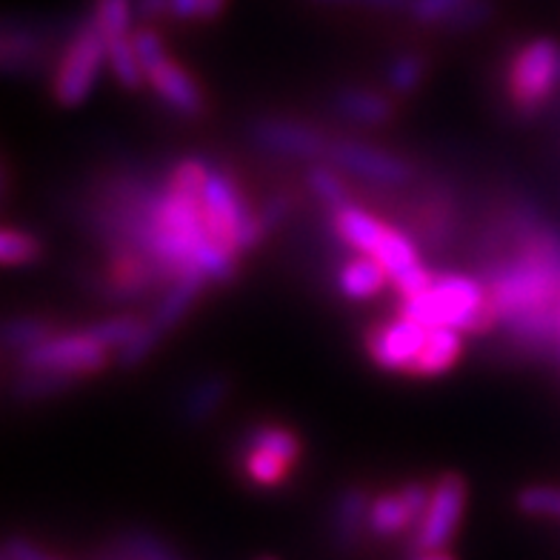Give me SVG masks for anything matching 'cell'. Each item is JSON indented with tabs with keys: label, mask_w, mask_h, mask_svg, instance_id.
I'll return each instance as SVG.
<instances>
[{
	"label": "cell",
	"mask_w": 560,
	"mask_h": 560,
	"mask_svg": "<svg viewBox=\"0 0 560 560\" xmlns=\"http://www.w3.org/2000/svg\"><path fill=\"white\" fill-rule=\"evenodd\" d=\"M398 312L423 326H452L464 335H489L498 329L487 283L478 275H435L423 292L400 298Z\"/></svg>",
	"instance_id": "obj_1"
},
{
	"label": "cell",
	"mask_w": 560,
	"mask_h": 560,
	"mask_svg": "<svg viewBox=\"0 0 560 560\" xmlns=\"http://www.w3.org/2000/svg\"><path fill=\"white\" fill-rule=\"evenodd\" d=\"M503 95L517 120L532 124L560 101V44L555 37H532L509 55Z\"/></svg>",
	"instance_id": "obj_2"
},
{
	"label": "cell",
	"mask_w": 560,
	"mask_h": 560,
	"mask_svg": "<svg viewBox=\"0 0 560 560\" xmlns=\"http://www.w3.org/2000/svg\"><path fill=\"white\" fill-rule=\"evenodd\" d=\"M200 207L207 214L209 232L221 244L232 246L237 255H249L266 241L264 229L258 223V212L246 200L244 189L218 163L209 166V175L203 180V189H200Z\"/></svg>",
	"instance_id": "obj_3"
},
{
	"label": "cell",
	"mask_w": 560,
	"mask_h": 560,
	"mask_svg": "<svg viewBox=\"0 0 560 560\" xmlns=\"http://www.w3.org/2000/svg\"><path fill=\"white\" fill-rule=\"evenodd\" d=\"M109 52H106V37L97 26L95 15H86L74 23L69 32L67 46L55 63L52 74V97L63 109L86 104L89 95L95 92L97 78L104 72Z\"/></svg>",
	"instance_id": "obj_4"
},
{
	"label": "cell",
	"mask_w": 560,
	"mask_h": 560,
	"mask_svg": "<svg viewBox=\"0 0 560 560\" xmlns=\"http://www.w3.org/2000/svg\"><path fill=\"white\" fill-rule=\"evenodd\" d=\"M324 161L335 163L343 175L358 177L375 189H404L418 175L412 161H406L377 143H369V140L349 138V135L329 138Z\"/></svg>",
	"instance_id": "obj_5"
},
{
	"label": "cell",
	"mask_w": 560,
	"mask_h": 560,
	"mask_svg": "<svg viewBox=\"0 0 560 560\" xmlns=\"http://www.w3.org/2000/svg\"><path fill=\"white\" fill-rule=\"evenodd\" d=\"M15 366L46 369V372H63L74 377H92L104 372L112 361V349L97 343L86 329L81 332H55L52 338L37 343L30 352H21L12 358Z\"/></svg>",
	"instance_id": "obj_6"
},
{
	"label": "cell",
	"mask_w": 560,
	"mask_h": 560,
	"mask_svg": "<svg viewBox=\"0 0 560 560\" xmlns=\"http://www.w3.org/2000/svg\"><path fill=\"white\" fill-rule=\"evenodd\" d=\"M246 132L260 152L303 163L324 161L332 138L312 120L292 118V115H258L249 120Z\"/></svg>",
	"instance_id": "obj_7"
},
{
	"label": "cell",
	"mask_w": 560,
	"mask_h": 560,
	"mask_svg": "<svg viewBox=\"0 0 560 560\" xmlns=\"http://www.w3.org/2000/svg\"><path fill=\"white\" fill-rule=\"evenodd\" d=\"M427 338L429 326L395 312V317H389V320H377V324L369 326L366 335H363V347H366L369 361L377 369L409 375Z\"/></svg>",
	"instance_id": "obj_8"
},
{
	"label": "cell",
	"mask_w": 560,
	"mask_h": 560,
	"mask_svg": "<svg viewBox=\"0 0 560 560\" xmlns=\"http://www.w3.org/2000/svg\"><path fill=\"white\" fill-rule=\"evenodd\" d=\"M466 494H469V487H466L464 475L446 472L435 480L427 515L415 526L412 552H435V549H446L452 544L457 526L464 521Z\"/></svg>",
	"instance_id": "obj_9"
},
{
	"label": "cell",
	"mask_w": 560,
	"mask_h": 560,
	"mask_svg": "<svg viewBox=\"0 0 560 560\" xmlns=\"http://www.w3.org/2000/svg\"><path fill=\"white\" fill-rule=\"evenodd\" d=\"M52 44V30L46 23L9 15L0 30V67L9 78H26L44 69Z\"/></svg>",
	"instance_id": "obj_10"
},
{
	"label": "cell",
	"mask_w": 560,
	"mask_h": 560,
	"mask_svg": "<svg viewBox=\"0 0 560 560\" xmlns=\"http://www.w3.org/2000/svg\"><path fill=\"white\" fill-rule=\"evenodd\" d=\"M457 221H460V212H457V198L452 195V189L446 186H438V189H429L418 198L412 209L415 223V241L429 249H443L450 246L457 235Z\"/></svg>",
	"instance_id": "obj_11"
},
{
	"label": "cell",
	"mask_w": 560,
	"mask_h": 560,
	"mask_svg": "<svg viewBox=\"0 0 560 560\" xmlns=\"http://www.w3.org/2000/svg\"><path fill=\"white\" fill-rule=\"evenodd\" d=\"M147 83L161 97V104L170 106L180 118H200L207 112L203 89H200V83L177 60L166 58L155 69H149Z\"/></svg>",
	"instance_id": "obj_12"
},
{
	"label": "cell",
	"mask_w": 560,
	"mask_h": 560,
	"mask_svg": "<svg viewBox=\"0 0 560 560\" xmlns=\"http://www.w3.org/2000/svg\"><path fill=\"white\" fill-rule=\"evenodd\" d=\"M369 498L366 487L349 483L338 492L332 503V515H329V538L340 555L354 552L361 546L363 535L369 532Z\"/></svg>",
	"instance_id": "obj_13"
},
{
	"label": "cell",
	"mask_w": 560,
	"mask_h": 560,
	"mask_svg": "<svg viewBox=\"0 0 560 560\" xmlns=\"http://www.w3.org/2000/svg\"><path fill=\"white\" fill-rule=\"evenodd\" d=\"M209 287V280L203 278L200 272H184L180 278H175L172 283H166V289L158 298L155 310L149 312L147 326L149 332L158 335V338H166L170 332H175L180 320L189 315V310L195 306L200 295H203V289Z\"/></svg>",
	"instance_id": "obj_14"
},
{
	"label": "cell",
	"mask_w": 560,
	"mask_h": 560,
	"mask_svg": "<svg viewBox=\"0 0 560 560\" xmlns=\"http://www.w3.org/2000/svg\"><path fill=\"white\" fill-rule=\"evenodd\" d=\"M332 109L338 118L363 129H377L395 120L392 97L369 86H343L332 95Z\"/></svg>",
	"instance_id": "obj_15"
},
{
	"label": "cell",
	"mask_w": 560,
	"mask_h": 560,
	"mask_svg": "<svg viewBox=\"0 0 560 560\" xmlns=\"http://www.w3.org/2000/svg\"><path fill=\"white\" fill-rule=\"evenodd\" d=\"M329 229L340 244L349 246L354 255H375V249L384 241L389 223H384L377 214L358 203H347L343 209L329 214Z\"/></svg>",
	"instance_id": "obj_16"
},
{
	"label": "cell",
	"mask_w": 560,
	"mask_h": 560,
	"mask_svg": "<svg viewBox=\"0 0 560 560\" xmlns=\"http://www.w3.org/2000/svg\"><path fill=\"white\" fill-rule=\"evenodd\" d=\"M232 395V377L226 372H207L186 386L180 398V420L186 427H203L226 406Z\"/></svg>",
	"instance_id": "obj_17"
},
{
	"label": "cell",
	"mask_w": 560,
	"mask_h": 560,
	"mask_svg": "<svg viewBox=\"0 0 560 560\" xmlns=\"http://www.w3.org/2000/svg\"><path fill=\"white\" fill-rule=\"evenodd\" d=\"M460 354H464V332H457L452 326H432L409 375L420 377V381L446 375L460 361Z\"/></svg>",
	"instance_id": "obj_18"
},
{
	"label": "cell",
	"mask_w": 560,
	"mask_h": 560,
	"mask_svg": "<svg viewBox=\"0 0 560 560\" xmlns=\"http://www.w3.org/2000/svg\"><path fill=\"white\" fill-rule=\"evenodd\" d=\"M386 283H389V272L372 255H354L347 264H340L338 269V292L352 303L381 295Z\"/></svg>",
	"instance_id": "obj_19"
},
{
	"label": "cell",
	"mask_w": 560,
	"mask_h": 560,
	"mask_svg": "<svg viewBox=\"0 0 560 560\" xmlns=\"http://www.w3.org/2000/svg\"><path fill=\"white\" fill-rule=\"evenodd\" d=\"M81 384V377L63 375V372H46V369L18 366L9 381V398L18 404H40V400L58 398L63 392Z\"/></svg>",
	"instance_id": "obj_20"
},
{
	"label": "cell",
	"mask_w": 560,
	"mask_h": 560,
	"mask_svg": "<svg viewBox=\"0 0 560 560\" xmlns=\"http://www.w3.org/2000/svg\"><path fill=\"white\" fill-rule=\"evenodd\" d=\"M303 184L310 189L312 198L332 214L338 209H343L347 203H352V192H349V184L343 180V172L329 161H312L306 163V172H303Z\"/></svg>",
	"instance_id": "obj_21"
},
{
	"label": "cell",
	"mask_w": 560,
	"mask_h": 560,
	"mask_svg": "<svg viewBox=\"0 0 560 560\" xmlns=\"http://www.w3.org/2000/svg\"><path fill=\"white\" fill-rule=\"evenodd\" d=\"M418 526L412 509L406 503L404 492H384L372 498V506H369V532L375 538H395V535H404L406 529Z\"/></svg>",
	"instance_id": "obj_22"
},
{
	"label": "cell",
	"mask_w": 560,
	"mask_h": 560,
	"mask_svg": "<svg viewBox=\"0 0 560 560\" xmlns=\"http://www.w3.org/2000/svg\"><path fill=\"white\" fill-rule=\"evenodd\" d=\"M58 332L49 317L40 315H9L3 320V332H0V343L9 358H15L21 352H30L37 343H44Z\"/></svg>",
	"instance_id": "obj_23"
},
{
	"label": "cell",
	"mask_w": 560,
	"mask_h": 560,
	"mask_svg": "<svg viewBox=\"0 0 560 560\" xmlns=\"http://www.w3.org/2000/svg\"><path fill=\"white\" fill-rule=\"evenodd\" d=\"M237 464H241V472L252 487L260 489L280 487L295 469V464L287 457H278L264 450H246V446H237Z\"/></svg>",
	"instance_id": "obj_24"
},
{
	"label": "cell",
	"mask_w": 560,
	"mask_h": 560,
	"mask_svg": "<svg viewBox=\"0 0 560 560\" xmlns=\"http://www.w3.org/2000/svg\"><path fill=\"white\" fill-rule=\"evenodd\" d=\"M237 446L272 452V455L287 457V460H292V464H298L303 455L301 435H298L295 429L283 427V423H255L252 429H246V435L241 438Z\"/></svg>",
	"instance_id": "obj_25"
},
{
	"label": "cell",
	"mask_w": 560,
	"mask_h": 560,
	"mask_svg": "<svg viewBox=\"0 0 560 560\" xmlns=\"http://www.w3.org/2000/svg\"><path fill=\"white\" fill-rule=\"evenodd\" d=\"M372 258L384 264V269L389 272V283L395 278H400V275L412 272L415 266L423 264L418 252V241L412 235H406L404 229L398 226L386 229L384 241H381V246H377Z\"/></svg>",
	"instance_id": "obj_26"
},
{
	"label": "cell",
	"mask_w": 560,
	"mask_h": 560,
	"mask_svg": "<svg viewBox=\"0 0 560 560\" xmlns=\"http://www.w3.org/2000/svg\"><path fill=\"white\" fill-rule=\"evenodd\" d=\"M429 74L427 55L420 52H400L386 63L384 86L395 97H412Z\"/></svg>",
	"instance_id": "obj_27"
},
{
	"label": "cell",
	"mask_w": 560,
	"mask_h": 560,
	"mask_svg": "<svg viewBox=\"0 0 560 560\" xmlns=\"http://www.w3.org/2000/svg\"><path fill=\"white\" fill-rule=\"evenodd\" d=\"M106 52H109V67L112 78L126 89V92H138L147 83V69L140 63L138 52H135L132 35L118 37V40H106Z\"/></svg>",
	"instance_id": "obj_28"
},
{
	"label": "cell",
	"mask_w": 560,
	"mask_h": 560,
	"mask_svg": "<svg viewBox=\"0 0 560 560\" xmlns=\"http://www.w3.org/2000/svg\"><path fill=\"white\" fill-rule=\"evenodd\" d=\"M44 258V244L40 237L26 232V229L7 226L0 232V260L9 269H21V266H32Z\"/></svg>",
	"instance_id": "obj_29"
},
{
	"label": "cell",
	"mask_w": 560,
	"mask_h": 560,
	"mask_svg": "<svg viewBox=\"0 0 560 560\" xmlns=\"http://www.w3.org/2000/svg\"><path fill=\"white\" fill-rule=\"evenodd\" d=\"M92 15L106 40L129 37L135 32V0H92Z\"/></svg>",
	"instance_id": "obj_30"
},
{
	"label": "cell",
	"mask_w": 560,
	"mask_h": 560,
	"mask_svg": "<svg viewBox=\"0 0 560 560\" xmlns=\"http://www.w3.org/2000/svg\"><path fill=\"white\" fill-rule=\"evenodd\" d=\"M515 506L526 517L560 521V487H555V483H532V487L517 489Z\"/></svg>",
	"instance_id": "obj_31"
},
{
	"label": "cell",
	"mask_w": 560,
	"mask_h": 560,
	"mask_svg": "<svg viewBox=\"0 0 560 560\" xmlns=\"http://www.w3.org/2000/svg\"><path fill=\"white\" fill-rule=\"evenodd\" d=\"M140 326H143V317L132 315V312H124V315L104 317V320L86 326V332L92 335L97 343H104L106 349L118 352V349H124L126 343L138 335Z\"/></svg>",
	"instance_id": "obj_32"
},
{
	"label": "cell",
	"mask_w": 560,
	"mask_h": 560,
	"mask_svg": "<svg viewBox=\"0 0 560 560\" xmlns=\"http://www.w3.org/2000/svg\"><path fill=\"white\" fill-rule=\"evenodd\" d=\"M494 15L492 0H469L466 7H460L450 21L443 23L441 30L450 32V35H466V32H475L480 26H487Z\"/></svg>",
	"instance_id": "obj_33"
},
{
	"label": "cell",
	"mask_w": 560,
	"mask_h": 560,
	"mask_svg": "<svg viewBox=\"0 0 560 560\" xmlns=\"http://www.w3.org/2000/svg\"><path fill=\"white\" fill-rule=\"evenodd\" d=\"M255 212H258V223L260 229H264V235L269 237L275 229L283 226V223L295 214V195L292 192L269 195V198H266Z\"/></svg>",
	"instance_id": "obj_34"
},
{
	"label": "cell",
	"mask_w": 560,
	"mask_h": 560,
	"mask_svg": "<svg viewBox=\"0 0 560 560\" xmlns=\"http://www.w3.org/2000/svg\"><path fill=\"white\" fill-rule=\"evenodd\" d=\"M469 0H412L406 12L420 26H443Z\"/></svg>",
	"instance_id": "obj_35"
},
{
	"label": "cell",
	"mask_w": 560,
	"mask_h": 560,
	"mask_svg": "<svg viewBox=\"0 0 560 560\" xmlns=\"http://www.w3.org/2000/svg\"><path fill=\"white\" fill-rule=\"evenodd\" d=\"M132 44H135V52H138L140 63H143V69H147V72L149 69H155L161 60L170 58L161 32L152 30V26H138V30L132 32Z\"/></svg>",
	"instance_id": "obj_36"
},
{
	"label": "cell",
	"mask_w": 560,
	"mask_h": 560,
	"mask_svg": "<svg viewBox=\"0 0 560 560\" xmlns=\"http://www.w3.org/2000/svg\"><path fill=\"white\" fill-rule=\"evenodd\" d=\"M310 3H320V7H366L377 9V12H406L412 0H310Z\"/></svg>",
	"instance_id": "obj_37"
},
{
	"label": "cell",
	"mask_w": 560,
	"mask_h": 560,
	"mask_svg": "<svg viewBox=\"0 0 560 560\" xmlns=\"http://www.w3.org/2000/svg\"><path fill=\"white\" fill-rule=\"evenodd\" d=\"M3 549H7L15 560H55L52 555H46L44 549H37L30 538H21V535H12V538L3 544Z\"/></svg>",
	"instance_id": "obj_38"
},
{
	"label": "cell",
	"mask_w": 560,
	"mask_h": 560,
	"mask_svg": "<svg viewBox=\"0 0 560 560\" xmlns=\"http://www.w3.org/2000/svg\"><path fill=\"white\" fill-rule=\"evenodd\" d=\"M170 15L175 21H203V0H170Z\"/></svg>",
	"instance_id": "obj_39"
},
{
	"label": "cell",
	"mask_w": 560,
	"mask_h": 560,
	"mask_svg": "<svg viewBox=\"0 0 560 560\" xmlns=\"http://www.w3.org/2000/svg\"><path fill=\"white\" fill-rule=\"evenodd\" d=\"M135 15L140 21H158V18L170 15V0H135Z\"/></svg>",
	"instance_id": "obj_40"
},
{
	"label": "cell",
	"mask_w": 560,
	"mask_h": 560,
	"mask_svg": "<svg viewBox=\"0 0 560 560\" xmlns=\"http://www.w3.org/2000/svg\"><path fill=\"white\" fill-rule=\"evenodd\" d=\"M223 7H226V0H203V21H214L223 12Z\"/></svg>",
	"instance_id": "obj_41"
},
{
	"label": "cell",
	"mask_w": 560,
	"mask_h": 560,
	"mask_svg": "<svg viewBox=\"0 0 560 560\" xmlns=\"http://www.w3.org/2000/svg\"><path fill=\"white\" fill-rule=\"evenodd\" d=\"M412 560H455L446 549H435V552H412Z\"/></svg>",
	"instance_id": "obj_42"
},
{
	"label": "cell",
	"mask_w": 560,
	"mask_h": 560,
	"mask_svg": "<svg viewBox=\"0 0 560 560\" xmlns=\"http://www.w3.org/2000/svg\"><path fill=\"white\" fill-rule=\"evenodd\" d=\"M555 175H558V186H555V195H558L560 200V106H558V140H555Z\"/></svg>",
	"instance_id": "obj_43"
},
{
	"label": "cell",
	"mask_w": 560,
	"mask_h": 560,
	"mask_svg": "<svg viewBox=\"0 0 560 560\" xmlns=\"http://www.w3.org/2000/svg\"><path fill=\"white\" fill-rule=\"evenodd\" d=\"M555 320H558V340H560V301H558V312H555Z\"/></svg>",
	"instance_id": "obj_44"
},
{
	"label": "cell",
	"mask_w": 560,
	"mask_h": 560,
	"mask_svg": "<svg viewBox=\"0 0 560 560\" xmlns=\"http://www.w3.org/2000/svg\"><path fill=\"white\" fill-rule=\"evenodd\" d=\"M0 560H15V558H12V555H9L7 549H3V555H0Z\"/></svg>",
	"instance_id": "obj_45"
},
{
	"label": "cell",
	"mask_w": 560,
	"mask_h": 560,
	"mask_svg": "<svg viewBox=\"0 0 560 560\" xmlns=\"http://www.w3.org/2000/svg\"><path fill=\"white\" fill-rule=\"evenodd\" d=\"M558 361H560V347H558Z\"/></svg>",
	"instance_id": "obj_46"
},
{
	"label": "cell",
	"mask_w": 560,
	"mask_h": 560,
	"mask_svg": "<svg viewBox=\"0 0 560 560\" xmlns=\"http://www.w3.org/2000/svg\"><path fill=\"white\" fill-rule=\"evenodd\" d=\"M260 560H275V558H260Z\"/></svg>",
	"instance_id": "obj_47"
}]
</instances>
